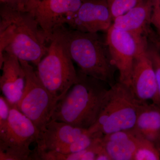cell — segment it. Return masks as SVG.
Here are the masks:
<instances>
[{
  "label": "cell",
  "mask_w": 160,
  "mask_h": 160,
  "mask_svg": "<svg viewBox=\"0 0 160 160\" xmlns=\"http://www.w3.org/2000/svg\"><path fill=\"white\" fill-rule=\"evenodd\" d=\"M73 62L64 42L52 35L48 51L38 64L37 72L44 86L59 101L77 81Z\"/></svg>",
  "instance_id": "5"
},
{
  "label": "cell",
  "mask_w": 160,
  "mask_h": 160,
  "mask_svg": "<svg viewBox=\"0 0 160 160\" xmlns=\"http://www.w3.org/2000/svg\"><path fill=\"white\" fill-rule=\"evenodd\" d=\"M78 80L58 102L51 119L88 129L97 119L108 89L106 83L79 70Z\"/></svg>",
  "instance_id": "2"
},
{
  "label": "cell",
  "mask_w": 160,
  "mask_h": 160,
  "mask_svg": "<svg viewBox=\"0 0 160 160\" xmlns=\"http://www.w3.org/2000/svg\"><path fill=\"white\" fill-rule=\"evenodd\" d=\"M159 1H160V0H159Z\"/></svg>",
  "instance_id": "27"
},
{
  "label": "cell",
  "mask_w": 160,
  "mask_h": 160,
  "mask_svg": "<svg viewBox=\"0 0 160 160\" xmlns=\"http://www.w3.org/2000/svg\"><path fill=\"white\" fill-rule=\"evenodd\" d=\"M159 49H160V48H159Z\"/></svg>",
  "instance_id": "26"
},
{
  "label": "cell",
  "mask_w": 160,
  "mask_h": 160,
  "mask_svg": "<svg viewBox=\"0 0 160 160\" xmlns=\"http://www.w3.org/2000/svg\"><path fill=\"white\" fill-rule=\"evenodd\" d=\"M11 106L3 96L0 97V129L5 128L7 124Z\"/></svg>",
  "instance_id": "21"
},
{
  "label": "cell",
  "mask_w": 160,
  "mask_h": 160,
  "mask_svg": "<svg viewBox=\"0 0 160 160\" xmlns=\"http://www.w3.org/2000/svg\"><path fill=\"white\" fill-rule=\"evenodd\" d=\"M104 136L99 132H91L87 129V131L82 134L77 139L68 145L60 147L54 151L64 154L78 152L90 147Z\"/></svg>",
  "instance_id": "17"
},
{
  "label": "cell",
  "mask_w": 160,
  "mask_h": 160,
  "mask_svg": "<svg viewBox=\"0 0 160 160\" xmlns=\"http://www.w3.org/2000/svg\"><path fill=\"white\" fill-rule=\"evenodd\" d=\"M47 43L45 33L30 13L1 4L0 56L8 52L37 66L47 53Z\"/></svg>",
  "instance_id": "1"
},
{
  "label": "cell",
  "mask_w": 160,
  "mask_h": 160,
  "mask_svg": "<svg viewBox=\"0 0 160 160\" xmlns=\"http://www.w3.org/2000/svg\"><path fill=\"white\" fill-rule=\"evenodd\" d=\"M52 34L64 42L72 59L77 64L80 71L102 81L110 87L115 84L116 68L106 42L101 39L98 33L83 32L63 25Z\"/></svg>",
  "instance_id": "3"
},
{
  "label": "cell",
  "mask_w": 160,
  "mask_h": 160,
  "mask_svg": "<svg viewBox=\"0 0 160 160\" xmlns=\"http://www.w3.org/2000/svg\"><path fill=\"white\" fill-rule=\"evenodd\" d=\"M82 0H29L26 11L34 17L49 43L53 32L77 11Z\"/></svg>",
  "instance_id": "9"
},
{
  "label": "cell",
  "mask_w": 160,
  "mask_h": 160,
  "mask_svg": "<svg viewBox=\"0 0 160 160\" xmlns=\"http://www.w3.org/2000/svg\"><path fill=\"white\" fill-rule=\"evenodd\" d=\"M151 24L157 32L159 40L158 43L160 44V2L155 0L152 6L151 18Z\"/></svg>",
  "instance_id": "22"
},
{
  "label": "cell",
  "mask_w": 160,
  "mask_h": 160,
  "mask_svg": "<svg viewBox=\"0 0 160 160\" xmlns=\"http://www.w3.org/2000/svg\"><path fill=\"white\" fill-rule=\"evenodd\" d=\"M157 147L160 153V134L159 138L158 141L157 145Z\"/></svg>",
  "instance_id": "24"
},
{
  "label": "cell",
  "mask_w": 160,
  "mask_h": 160,
  "mask_svg": "<svg viewBox=\"0 0 160 160\" xmlns=\"http://www.w3.org/2000/svg\"><path fill=\"white\" fill-rule=\"evenodd\" d=\"M39 132L31 120L11 106L8 124L0 129V160H31L30 146Z\"/></svg>",
  "instance_id": "7"
},
{
  "label": "cell",
  "mask_w": 160,
  "mask_h": 160,
  "mask_svg": "<svg viewBox=\"0 0 160 160\" xmlns=\"http://www.w3.org/2000/svg\"><path fill=\"white\" fill-rule=\"evenodd\" d=\"M153 44L148 42L147 51L155 72L158 94L160 100V49L155 43L153 42Z\"/></svg>",
  "instance_id": "20"
},
{
  "label": "cell",
  "mask_w": 160,
  "mask_h": 160,
  "mask_svg": "<svg viewBox=\"0 0 160 160\" xmlns=\"http://www.w3.org/2000/svg\"><path fill=\"white\" fill-rule=\"evenodd\" d=\"M138 103L130 86L116 83L108 89L97 119L88 130L105 135L133 129Z\"/></svg>",
  "instance_id": "4"
},
{
  "label": "cell",
  "mask_w": 160,
  "mask_h": 160,
  "mask_svg": "<svg viewBox=\"0 0 160 160\" xmlns=\"http://www.w3.org/2000/svg\"><path fill=\"white\" fill-rule=\"evenodd\" d=\"M152 6L150 2H140L125 14L115 18L112 26L136 36L148 38L151 34L149 28Z\"/></svg>",
  "instance_id": "15"
},
{
  "label": "cell",
  "mask_w": 160,
  "mask_h": 160,
  "mask_svg": "<svg viewBox=\"0 0 160 160\" xmlns=\"http://www.w3.org/2000/svg\"><path fill=\"white\" fill-rule=\"evenodd\" d=\"M148 40L140 44L133 62L130 88L135 97L141 102L152 101L160 106L156 77L147 51Z\"/></svg>",
  "instance_id": "10"
},
{
  "label": "cell",
  "mask_w": 160,
  "mask_h": 160,
  "mask_svg": "<svg viewBox=\"0 0 160 160\" xmlns=\"http://www.w3.org/2000/svg\"><path fill=\"white\" fill-rule=\"evenodd\" d=\"M87 129L51 119L40 130L33 152L56 150L77 139Z\"/></svg>",
  "instance_id": "13"
},
{
  "label": "cell",
  "mask_w": 160,
  "mask_h": 160,
  "mask_svg": "<svg viewBox=\"0 0 160 160\" xmlns=\"http://www.w3.org/2000/svg\"><path fill=\"white\" fill-rule=\"evenodd\" d=\"M29 0H0L1 5L19 11H26V7Z\"/></svg>",
  "instance_id": "23"
},
{
  "label": "cell",
  "mask_w": 160,
  "mask_h": 160,
  "mask_svg": "<svg viewBox=\"0 0 160 160\" xmlns=\"http://www.w3.org/2000/svg\"><path fill=\"white\" fill-rule=\"evenodd\" d=\"M134 129L150 142L157 145L160 134V106L138 101Z\"/></svg>",
  "instance_id": "16"
},
{
  "label": "cell",
  "mask_w": 160,
  "mask_h": 160,
  "mask_svg": "<svg viewBox=\"0 0 160 160\" xmlns=\"http://www.w3.org/2000/svg\"><path fill=\"white\" fill-rule=\"evenodd\" d=\"M144 138L133 128L105 135L102 143L111 160H134Z\"/></svg>",
  "instance_id": "14"
},
{
  "label": "cell",
  "mask_w": 160,
  "mask_h": 160,
  "mask_svg": "<svg viewBox=\"0 0 160 160\" xmlns=\"http://www.w3.org/2000/svg\"><path fill=\"white\" fill-rule=\"evenodd\" d=\"M0 89L9 105L16 107L26 85V75L19 59L4 52L0 56Z\"/></svg>",
  "instance_id": "12"
},
{
  "label": "cell",
  "mask_w": 160,
  "mask_h": 160,
  "mask_svg": "<svg viewBox=\"0 0 160 160\" xmlns=\"http://www.w3.org/2000/svg\"><path fill=\"white\" fill-rule=\"evenodd\" d=\"M146 37L136 36L112 26L107 31L106 42L112 60L119 73L120 82L130 86L135 58L140 44Z\"/></svg>",
  "instance_id": "8"
},
{
  "label": "cell",
  "mask_w": 160,
  "mask_h": 160,
  "mask_svg": "<svg viewBox=\"0 0 160 160\" xmlns=\"http://www.w3.org/2000/svg\"><path fill=\"white\" fill-rule=\"evenodd\" d=\"M109 4L103 0H82L77 11L67 17L65 22L72 29L90 33L107 31L112 26Z\"/></svg>",
  "instance_id": "11"
},
{
  "label": "cell",
  "mask_w": 160,
  "mask_h": 160,
  "mask_svg": "<svg viewBox=\"0 0 160 160\" xmlns=\"http://www.w3.org/2000/svg\"><path fill=\"white\" fill-rule=\"evenodd\" d=\"M20 60L26 75V85L16 108L31 120L40 131L51 119L59 101L44 86L30 63Z\"/></svg>",
  "instance_id": "6"
},
{
  "label": "cell",
  "mask_w": 160,
  "mask_h": 160,
  "mask_svg": "<svg viewBox=\"0 0 160 160\" xmlns=\"http://www.w3.org/2000/svg\"><path fill=\"white\" fill-rule=\"evenodd\" d=\"M160 160V153L156 145L144 138L137 150L134 160Z\"/></svg>",
  "instance_id": "18"
},
{
  "label": "cell",
  "mask_w": 160,
  "mask_h": 160,
  "mask_svg": "<svg viewBox=\"0 0 160 160\" xmlns=\"http://www.w3.org/2000/svg\"><path fill=\"white\" fill-rule=\"evenodd\" d=\"M158 46H159V47H160V44H158Z\"/></svg>",
  "instance_id": "25"
},
{
  "label": "cell",
  "mask_w": 160,
  "mask_h": 160,
  "mask_svg": "<svg viewBox=\"0 0 160 160\" xmlns=\"http://www.w3.org/2000/svg\"><path fill=\"white\" fill-rule=\"evenodd\" d=\"M141 0H110L109 4L113 21L137 6Z\"/></svg>",
  "instance_id": "19"
}]
</instances>
